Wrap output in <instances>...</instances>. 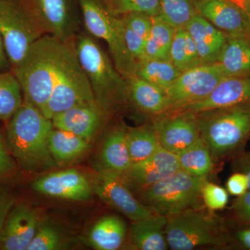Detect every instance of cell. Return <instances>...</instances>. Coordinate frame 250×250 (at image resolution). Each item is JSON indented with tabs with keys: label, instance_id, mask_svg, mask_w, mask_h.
Returning a JSON list of instances; mask_svg holds the SVG:
<instances>
[{
	"label": "cell",
	"instance_id": "cell-37",
	"mask_svg": "<svg viewBox=\"0 0 250 250\" xmlns=\"http://www.w3.org/2000/svg\"><path fill=\"white\" fill-rule=\"evenodd\" d=\"M202 198L207 209H223L229 202L228 190L220 186L206 181L202 188Z\"/></svg>",
	"mask_w": 250,
	"mask_h": 250
},
{
	"label": "cell",
	"instance_id": "cell-29",
	"mask_svg": "<svg viewBox=\"0 0 250 250\" xmlns=\"http://www.w3.org/2000/svg\"><path fill=\"white\" fill-rule=\"evenodd\" d=\"M177 159L181 170L199 178L207 179L214 167V159L201 138L177 154Z\"/></svg>",
	"mask_w": 250,
	"mask_h": 250
},
{
	"label": "cell",
	"instance_id": "cell-22",
	"mask_svg": "<svg viewBox=\"0 0 250 250\" xmlns=\"http://www.w3.org/2000/svg\"><path fill=\"white\" fill-rule=\"evenodd\" d=\"M126 80L129 104L140 112L154 118L168 111L169 100L165 90L136 75Z\"/></svg>",
	"mask_w": 250,
	"mask_h": 250
},
{
	"label": "cell",
	"instance_id": "cell-36",
	"mask_svg": "<svg viewBox=\"0 0 250 250\" xmlns=\"http://www.w3.org/2000/svg\"><path fill=\"white\" fill-rule=\"evenodd\" d=\"M65 237L55 225L42 221L27 250H59L66 249Z\"/></svg>",
	"mask_w": 250,
	"mask_h": 250
},
{
	"label": "cell",
	"instance_id": "cell-34",
	"mask_svg": "<svg viewBox=\"0 0 250 250\" xmlns=\"http://www.w3.org/2000/svg\"><path fill=\"white\" fill-rule=\"evenodd\" d=\"M197 0H159L160 15L177 29L185 28L197 14Z\"/></svg>",
	"mask_w": 250,
	"mask_h": 250
},
{
	"label": "cell",
	"instance_id": "cell-19",
	"mask_svg": "<svg viewBox=\"0 0 250 250\" xmlns=\"http://www.w3.org/2000/svg\"><path fill=\"white\" fill-rule=\"evenodd\" d=\"M241 104H250V76L225 79L207 98L172 111L199 113Z\"/></svg>",
	"mask_w": 250,
	"mask_h": 250
},
{
	"label": "cell",
	"instance_id": "cell-41",
	"mask_svg": "<svg viewBox=\"0 0 250 250\" xmlns=\"http://www.w3.org/2000/svg\"><path fill=\"white\" fill-rule=\"evenodd\" d=\"M226 187L229 193L236 197L241 196L249 190L248 179L241 172H233L232 175L228 179Z\"/></svg>",
	"mask_w": 250,
	"mask_h": 250
},
{
	"label": "cell",
	"instance_id": "cell-10",
	"mask_svg": "<svg viewBox=\"0 0 250 250\" xmlns=\"http://www.w3.org/2000/svg\"><path fill=\"white\" fill-rule=\"evenodd\" d=\"M226 78L228 77L218 62L202 64L182 72L166 90L169 100L167 112L175 111L203 100Z\"/></svg>",
	"mask_w": 250,
	"mask_h": 250
},
{
	"label": "cell",
	"instance_id": "cell-11",
	"mask_svg": "<svg viewBox=\"0 0 250 250\" xmlns=\"http://www.w3.org/2000/svg\"><path fill=\"white\" fill-rule=\"evenodd\" d=\"M161 147L178 154L200 139L197 113L170 111L152 123Z\"/></svg>",
	"mask_w": 250,
	"mask_h": 250
},
{
	"label": "cell",
	"instance_id": "cell-18",
	"mask_svg": "<svg viewBox=\"0 0 250 250\" xmlns=\"http://www.w3.org/2000/svg\"><path fill=\"white\" fill-rule=\"evenodd\" d=\"M31 187L38 193L72 201H85L92 193L89 181L75 169L46 174L35 179Z\"/></svg>",
	"mask_w": 250,
	"mask_h": 250
},
{
	"label": "cell",
	"instance_id": "cell-2",
	"mask_svg": "<svg viewBox=\"0 0 250 250\" xmlns=\"http://www.w3.org/2000/svg\"><path fill=\"white\" fill-rule=\"evenodd\" d=\"M74 43L75 41L62 42L45 34L30 46L22 60L11 68L21 84L23 98L42 113Z\"/></svg>",
	"mask_w": 250,
	"mask_h": 250
},
{
	"label": "cell",
	"instance_id": "cell-26",
	"mask_svg": "<svg viewBox=\"0 0 250 250\" xmlns=\"http://www.w3.org/2000/svg\"><path fill=\"white\" fill-rule=\"evenodd\" d=\"M125 45L135 65L142 59L146 41L150 31L152 16L130 14L121 17Z\"/></svg>",
	"mask_w": 250,
	"mask_h": 250
},
{
	"label": "cell",
	"instance_id": "cell-23",
	"mask_svg": "<svg viewBox=\"0 0 250 250\" xmlns=\"http://www.w3.org/2000/svg\"><path fill=\"white\" fill-rule=\"evenodd\" d=\"M126 129L121 123L108 132L102 147L100 170L120 176L132 164L126 143Z\"/></svg>",
	"mask_w": 250,
	"mask_h": 250
},
{
	"label": "cell",
	"instance_id": "cell-21",
	"mask_svg": "<svg viewBox=\"0 0 250 250\" xmlns=\"http://www.w3.org/2000/svg\"><path fill=\"white\" fill-rule=\"evenodd\" d=\"M167 223V217L156 213L147 218L132 221L129 232V243L131 249H168L166 236Z\"/></svg>",
	"mask_w": 250,
	"mask_h": 250
},
{
	"label": "cell",
	"instance_id": "cell-4",
	"mask_svg": "<svg viewBox=\"0 0 250 250\" xmlns=\"http://www.w3.org/2000/svg\"><path fill=\"white\" fill-rule=\"evenodd\" d=\"M200 138L214 161L233 159L250 140V104L197 113Z\"/></svg>",
	"mask_w": 250,
	"mask_h": 250
},
{
	"label": "cell",
	"instance_id": "cell-30",
	"mask_svg": "<svg viewBox=\"0 0 250 250\" xmlns=\"http://www.w3.org/2000/svg\"><path fill=\"white\" fill-rule=\"evenodd\" d=\"M126 143L132 164L146 160L162 148L152 124L127 127Z\"/></svg>",
	"mask_w": 250,
	"mask_h": 250
},
{
	"label": "cell",
	"instance_id": "cell-42",
	"mask_svg": "<svg viewBox=\"0 0 250 250\" xmlns=\"http://www.w3.org/2000/svg\"><path fill=\"white\" fill-rule=\"evenodd\" d=\"M1 183L2 182H0V232L10 210L16 203L11 192Z\"/></svg>",
	"mask_w": 250,
	"mask_h": 250
},
{
	"label": "cell",
	"instance_id": "cell-27",
	"mask_svg": "<svg viewBox=\"0 0 250 250\" xmlns=\"http://www.w3.org/2000/svg\"><path fill=\"white\" fill-rule=\"evenodd\" d=\"M49 149L56 164L65 166L82 157L89 149V142L80 136L54 128L49 137Z\"/></svg>",
	"mask_w": 250,
	"mask_h": 250
},
{
	"label": "cell",
	"instance_id": "cell-38",
	"mask_svg": "<svg viewBox=\"0 0 250 250\" xmlns=\"http://www.w3.org/2000/svg\"><path fill=\"white\" fill-rule=\"evenodd\" d=\"M18 166L14 160L6 139L5 126L0 127V182L14 178L17 174Z\"/></svg>",
	"mask_w": 250,
	"mask_h": 250
},
{
	"label": "cell",
	"instance_id": "cell-14",
	"mask_svg": "<svg viewBox=\"0 0 250 250\" xmlns=\"http://www.w3.org/2000/svg\"><path fill=\"white\" fill-rule=\"evenodd\" d=\"M179 170L177 154L161 148L146 160L131 164L119 177L131 192L138 193Z\"/></svg>",
	"mask_w": 250,
	"mask_h": 250
},
{
	"label": "cell",
	"instance_id": "cell-28",
	"mask_svg": "<svg viewBox=\"0 0 250 250\" xmlns=\"http://www.w3.org/2000/svg\"><path fill=\"white\" fill-rule=\"evenodd\" d=\"M176 30L177 28L166 22L160 16H153L150 31L141 61H170L171 45Z\"/></svg>",
	"mask_w": 250,
	"mask_h": 250
},
{
	"label": "cell",
	"instance_id": "cell-12",
	"mask_svg": "<svg viewBox=\"0 0 250 250\" xmlns=\"http://www.w3.org/2000/svg\"><path fill=\"white\" fill-rule=\"evenodd\" d=\"M47 34L62 42L75 41L79 21L75 0H26Z\"/></svg>",
	"mask_w": 250,
	"mask_h": 250
},
{
	"label": "cell",
	"instance_id": "cell-46",
	"mask_svg": "<svg viewBox=\"0 0 250 250\" xmlns=\"http://www.w3.org/2000/svg\"><path fill=\"white\" fill-rule=\"evenodd\" d=\"M234 1H247V0H233Z\"/></svg>",
	"mask_w": 250,
	"mask_h": 250
},
{
	"label": "cell",
	"instance_id": "cell-13",
	"mask_svg": "<svg viewBox=\"0 0 250 250\" xmlns=\"http://www.w3.org/2000/svg\"><path fill=\"white\" fill-rule=\"evenodd\" d=\"M95 193L105 204L130 219L141 220L154 212L139 201L119 176L100 170L95 180Z\"/></svg>",
	"mask_w": 250,
	"mask_h": 250
},
{
	"label": "cell",
	"instance_id": "cell-35",
	"mask_svg": "<svg viewBox=\"0 0 250 250\" xmlns=\"http://www.w3.org/2000/svg\"><path fill=\"white\" fill-rule=\"evenodd\" d=\"M113 16L121 17L130 14L160 15L159 0H102Z\"/></svg>",
	"mask_w": 250,
	"mask_h": 250
},
{
	"label": "cell",
	"instance_id": "cell-43",
	"mask_svg": "<svg viewBox=\"0 0 250 250\" xmlns=\"http://www.w3.org/2000/svg\"><path fill=\"white\" fill-rule=\"evenodd\" d=\"M233 172H241L246 176L248 182V188L250 190V151L240 153L232 159Z\"/></svg>",
	"mask_w": 250,
	"mask_h": 250
},
{
	"label": "cell",
	"instance_id": "cell-5",
	"mask_svg": "<svg viewBox=\"0 0 250 250\" xmlns=\"http://www.w3.org/2000/svg\"><path fill=\"white\" fill-rule=\"evenodd\" d=\"M205 208H188L167 217L166 236L171 250H191L203 246L232 248L226 220Z\"/></svg>",
	"mask_w": 250,
	"mask_h": 250
},
{
	"label": "cell",
	"instance_id": "cell-9",
	"mask_svg": "<svg viewBox=\"0 0 250 250\" xmlns=\"http://www.w3.org/2000/svg\"><path fill=\"white\" fill-rule=\"evenodd\" d=\"M95 101L93 90L78 58L75 43L59 72L43 114L49 119L75 105Z\"/></svg>",
	"mask_w": 250,
	"mask_h": 250
},
{
	"label": "cell",
	"instance_id": "cell-15",
	"mask_svg": "<svg viewBox=\"0 0 250 250\" xmlns=\"http://www.w3.org/2000/svg\"><path fill=\"white\" fill-rule=\"evenodd\" d=\"M42 220L26 202H16L0 232V250H27Z\"/></svg>",
	"mask_w": 250,
	"mask_h": 250
},
{
	"label": "cell",
	"instance_id": "cell-17",
	"mask_svg": "<svg viewBox=\"0 0 250 250\" xmlns=\"http://www.w3.org/2000/svg\"><path fill=\"white\" fill-rule=\"evenodd\" d=\"M197 14L225 33L250 41V20L233 0H197Z\"/></svg>",
	"mask_w": 250,
	"mask_h": 250
},
{
	"label": "cell",
	"instance_id": "cell-8",
	"mask_svg": "<svg viewBox=\"0 0 250 250\" xmlns=\"http://www.w3.org/2000/svg\"><path fill=\"white\" fill-rule=\"evenodd\" d=\"M45 34L26 0H0V36L11 68L22 60L30 46Z\"/></svg>",
	"mask_w": 250,
	"mask_h": 250
},
{
	"label": "cell",
	"instance_id": "cell-45",
	"mask_svg": "<svg viewBox=\"0 0 250 250\" xmlns=\"http://www.w3.org/2000/svg\"><path fill=\"white\" fill-rule=\"evenodd\" d=\"M244 10L245 12L246 13L247 16L250 20V0H247V1H235Z\"/></svg>",
	"mask_w": 250,
	"mask_h": 250
},
{
	"label": "cell",
	"instance_id": "cell-44",
	"mask_svg": "<svg viewBox=\"0 0 250 250\" xmlns=\"http://www.w3.org/2000/svg\"><path fill=\"white\" fill-rule=\"evenodd\" d=\"M11 70V62L8 58L2 39L0 36V72Z\"/></svg>",
	"mask_w": 250,
	"mask_h": 250
},
{
	"label": "cell",
	"instance_id": "cell-25",
	"mask_svg": "<svg viewBox=\"0 0 250 250\" xmlns=\"http://www.w3.org/2000/svg\"><path fill=\"white\" fill-rule=\"evenodd\" d=\"M228 77L250 76V41L228 36L218 62Z\"/></svg>",
	"mask_w": 250,
	"mask_h": 250
},
{
	"label": "cell",
	"instance_id": "cell-3",
	"mask_svg": "<svg viewBox=\"0 0 250 250\" xmlns=\"http://www.w3.org/2000/svg\"><path fill=\"white\" fill-rule=\"evenodd\" d=\"M75 47L95 101L110 116L124 111L129 104L127 83L107 54L93 38L84 34L76 36Z\"/></svg>",
	"mask_w": 250,
	"mask_h": 250
},
{
	"label": "cell",
	"instance_id": "cell-39",
	"mask_svg": "<svg viewBox=\"0 0 250 250\" xmlns=\"http://www.w3.org/2000/svg\"><path fill=\"white\" fill-rule=\"evenodd\" d=\"M226 222L232 238V248L250 250V223H241L234 219Z\"/></svg>",
	"mask_w": 250,
	"mask_h": 250
},
{
	"label": "cell",
	"instance_id": "cell-16",
	"mask_svg": "<svg viewBox=\"0 0 250 250\" xmlns=\"http://www.w3.org/2000/svg\"><path fill=\"white\" fill-rule=\"evenodd\" d=\"M109 116L93 101L75 105L57 113L51 120L55 129L68 131L90 143Z\"/></svg>",
	"mask_w": 250,
	"mask_h": 250
},
{
	"label": "cell",
	"instance_id": "cell-33",
	"mask_svg": "<svg viewBox=\"0 0 250 250\" xmlns=\"http://www.w3.org/2000/svg\"><path fill=\"white\" fill-rule=\"evenodd\" d=\"M19 82L11 70L0 72V121L6 124L23 103Z\"/></svg>",
	"mask_w": 250,
	"mask_h": 250
},
{
	"label": "cell",
	"instance_id": "cell-1",
	"mask_svg": "<svg viewBox=\"0 0 250 250\" xmlns=\"http://www.w3.org/2000/svg\"><path fill=\"white\" fill-rule=\"evenodd\" d=\"M4 126L8 147L19 168L39 173L55 167L48 145L53 124L39 108L23 99Z\"/></svg>",
	"mask_w": 250,
	"mask_h": 250
},
{
	"label": "cell",
	"instance_id": "cell-6",
	"mask_svg": "<svg viewBox=\"0 0 250 250\" xmlns=\"http://www.w3.org/2000/svg\"><path fill=\"white\" fill-rule=\"evenodd\" d=\"M207 180L179 170L138 192L137 198L154 213L169 217L188 208L205 207L202 188Z\"/></svg>",
	"mask_w": 250,
	"mask_h": 250
},
{
	"label": "cell",
	"instance_id": "cell-31",
	"mask_svg": "<svg viewBox=\"0 0 250 250\" xmlns=\"http://www.w3.org/2000/svg\"><path fill=\"white\" fill-rule=\"evenodd\" d=\"M182 73L170 61L143 60L136 64L135 75L166 91Z\"/></svg>",
	"mask_w": 250,
	"mask_h": 250
},
{
	"label": "cell",
	"instance_id": "cell-40",
	"mask_svg": "<svg viewBox=\"0 0 250 250\" xmlns=\"http://www.w3.org/2000/svg\"><path fill=\"white\" fill-rule=\"evenodd\" d=\"M231 209L233 219L241 223H250V190L237 197Z\"/></svg>",
	"mask_w": 250,
	"mask_h": 250
},
{
	"label": "cell",
	"instance_id": "cell-24",
	"mask_svg": "<svg viewBox=\"0 0 250 250\" xmlns=\"http://www.w3.org/2000/svg\"><path fill=\"white\" fill-rule=\"evenodd\" d=\"M126 238L124 220L117 215H109L95 223L88 234V243L95 250H117L123 246Z\"/></svg>",
	"mask_w": 250,
	"mask_h": 250
},
{
	"label": "cell",
	"instance_id": "cell-7",
	"mask_svg": "<svg viewBox=\"0 0 250 250\" xmlns=\"http://www.w3.org/2000/svg\"><path fill=\"white\" fill-rule=\"evenodd\" d=\"M90 35L107 43L112 60L125 80L134 76L136 65L125 45L121 17L108 11L102 0H76Z\"/></svg>",
	"mask_w": 250,
	"mask_h": 250
},
{
	"label": "cell",
	"instance_id": "cell-20",
	"mask_svg": "<svg viewBox=\"0 0 250 250\" xmlns=\"http://www.w3.org/2000/svg\"><path fill=\"white\" fill-rule=\"evenodd\" d=\"M196 45L202 64L215 63L226 44L228 36L197 14L184 28Z\"/></svg>",
	"mask_w": 250,
	"mask_h": 250
},
{
	"label": "cell",
	"instance_id": "cell-32",
	"mask_svg": "<svg viewBox=\"0 0 250 250\" xmlns=\"http://www.w3.org/2000/svg\"><path fill=\"white\" fill-rule=\"evenodd\" d=\"M170 61L174 67L182 72L202 64L195 42L184 28L176 30L171 45Z\"/></svg>",
	"mask_w": 250,
	"mask_h": 250
}]
</instances>
